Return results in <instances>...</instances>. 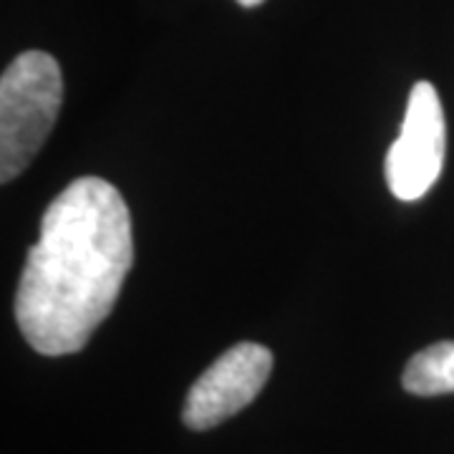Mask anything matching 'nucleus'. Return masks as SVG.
<instances>
[{
  "label": "nucleus",
  "instance_id": "1",
  "mask_svg": "<svg viewBox=\"0 0 454 454\" xmlns=\"http://www.w3.org/2000/svg\"><path fill=\"white\" fill-rule=\"evenodd\" d=\"M134 262L131 215L112 182L79 177L43 212L18 280L16 321L43 356L76 354L112 313Z\"/></svg>",
  "mask_w": 454,
  "mask_h": 454
},
{
  "label": "nucleus",
  "instance_id": "2",
  "mask_svg": "<svg viewBox=\"0 0 454 454\" xmlns=\"http://www.w3.org/2000/svg\"><path fill=\"white\" fill-rule=\"evenodd\" d=\"M64 101V76L46 51H26L0 79V179H16L46 145Z\"/></svg>",
  "mask_w": 454,
  "mask_h": 454
},
{
  "label": "nucleus",
  "instance_id": "3",
  "mask_svg": "<svg viewBox=\"0 0 454 454\" xmlns=\"http://www.w3.org/2000/svg\"><path fill=\"white\" fill-rule=\"evenodd\" d=\"M447 146V127L437 89L419 82L406 104L404 124L399 139L389 146L384 175L396 200H422L442 175Z\"/></svg>",
  "mask_w": 454,
  "mask_h": 454
},
{
  "label": "nucleus",
  "instance_id": "4",
  "mask_svg": "<svg viewBox=\"0 0 454 454\" xmlns=\"http://www.w3.org/2000/svg\"><path fill=\"white\" fill-rule=\"evenodd\" d=\"M273 372V354L253 340L227 348L192 384L182 419L190 429L205 432L250 404Z\"/></svg>",
  "mask_w": 454,
  "mask_h": 454
},
{
  "label": "nucleus",
  "instance_id": "5",
  "mask_svg": "<svg viewBox=\"0 0 454 454\" xmlns=\"http://www.w3.org/2000/svg\"><path fill=\"white\" fill-rule=\"evenodd\" d=\"M402 387L417 396H439L454 391V340H439L409 358Z\"/></svg>",
  "mask_w": 454,
  "mask_h": 454
},
{
  "label": "nucleus",
  "instance_id": "6",
  "mask_svg": "<svg viewBox=\"0 0 454 454\" xmlns=\"http://www.w3.org/2000/svg\"><path fill=\"white\" fill-rule=\"evenodd\" d=\"M240 5H245V8H255V5H260L262 0H238Z\"/></svg>",
  "mask_w": 454,
  "mask_h": 454
}]
</instances>
